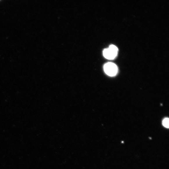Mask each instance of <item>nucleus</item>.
I'll use <instances>...</instances> for the list:
<instances>
[{
    "label": "nucleus",
    "mask_w": 169,
    "mask_h": 169,
    "mask_svg": "<svg viewBox=\"0 0 169 169\" xmlns=\"http://www.w3.org/2000/svg\"><path fill=\"white\" fill-rule=\"evenodd\" d=\"M163 125L164 127L168 128L169 127V119L168 118H164L163 121Z\"/></svg>",
    "instance_id": "7ed1b4c3"
},
{
    "label": "nucleus",
    "mask_w": 169,
    "mask_h": 169,
    "mask_svg": "<svg viewBox=\"0 0 169 169\" xmlns=\"http://www.w3.org/2000/svg\"><path fill=\"white\" fill-rule=\"evenodd\" d=\"M118 49L113 45H111L109 48L104 49L103 55L107 59L113 60L115 58L118 54Z\"/></svg>",
    "instance_id": "f257e3e1"
},
{
    "label": "nucleus",
    "mask_w": 169,
    "mask_h": 169,
    "mask_svg": "<svg viewBox=\"0 0 169 169\" xmlns=\"http://www.w3.org/2000/svg\"><path fill=\"white\" fill-rule=\"evenodd\" d=\"M104 69L107 75L111 77L116 75L118 72L117 65L112 63H108L104 65Z\"/></svg>",
    "instance_id": "f03ea898"
}]
</instances>
